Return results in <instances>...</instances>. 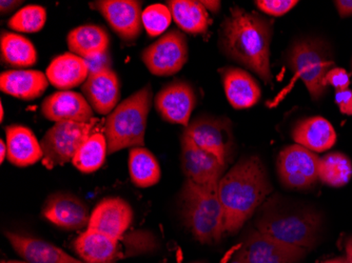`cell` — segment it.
Masks as SVG:
<instances>
[{
  "label": "cell",
  "instance_id": "9a60e30c",
  "mask_svg": "<svg viewBox=\"0 0 352 263\" xmlns=\"http://www.w3.org/2000/svg\"><path fill=\"white\" fill-rule=\"evenodd\" d=\"M41 215L60 229L80 231L88 227L91 214L86 203L76 196L55 193L45 201Z\"/></svg>",
  "mask_w": 352,
  "mask_h": 263
},
{
  "label": "cell",
  "instance_id": "44dd1931",
  "mask_svg": "<svg viewBox=\"0 0 352 263\" xmlns=\"http://www.w3.org/2000/svg\"><path fill=\"white\" fill-rule=\"evenodd\" d=\"M8 157L10 163L16 167L25 168L43 160L41 144L31 128L19 124H11L6 128Z\"/></svg>",
  "mask_w": 352,
  "mask_h": 263
},
{
  "label": "cell",
  "instance_id": "ee69618b",
  "mask_svg": "<svg viewBox=\"0 0 352 263\" xmlns=\"http://www.w3.org/2000/svg\"><path fill=\"white\" fill-rule=\"evenodd\" d=\"M1 263H28L25 262V261H17V260H11V261H3Z\"/></svg>",
  "mask_w": 352,
  "mask_h": 263
},
{
  "label": "cell",
  "instance_id": "ab89813d",
  "mask_svg": "<svg viewBox=\"0 0 352 263\" xmlns=\"http://www.w3.org/2000/svg\"><path fill=\"white\" fill-rule=\"evenodd\" d=\"M8 157V146L3 139L0 140V162L3 163L6 158Z\"/></svg>",
  "mask_w": 352,
  "mask_h": 263
},
{
  "label": "cell",
  "instance_id": "7bdbcfd3",
  "mask_svg": "<svg viewBox=\"0 0 352 263\" xmlns=\"http://www.w3.org/2000/svg\"><path fill=\"white\" fill-rule=\"evenodd\" d=\"M0 120H1V122H3V118H5V111H3V102H1V104H0Z\"/></svg>",
  "mask_w": 352,
  "mask_h": 263
},
{
  "label": "cell",
  "instance_id": "ac0fdd59",
  "mask_svg": "<svg viewBox=\"0 0 352 263\" xmlns=\"http://www.w3.org/2000/svg\"><path fill=\"white\" fill-rule=\"evenodd\" d=\"M41 114L50 122H89L94 113L84 95L72 91H59L47 96L41 104Z\"/></svg>",
  "mask_w": 352,
  "mask_h": 263
},
{
  "label": "cell",
  "instance_id": "d4e9b609",
  "mask_svg": "<svg viewBox=\"0 0 352 263\" xmlns=\"http://www.w3.org/2000/svg\"><path fill=\"white\" fill-rule=\"evenodd\" d=\"M292 138L298 146L316 153H322L336 144L337 133L327 119L314 116L300 120L292 130Z\"/></svg>",
  "mask_w": 352,
  "mask_h": 263
},
{
  "label": "cell",
  "instance_id": "e0dca14e",
  "mask_svg": "<svg viewBox=\"0 0 352 263\" xmlns=\"http://www.w3.org/2000/svg\"><path fill=\"white\" fill-rule=\"evenodd\" d=\"M82 91L93 111L109 115L120 102V78L112 67L92 71L82 84Z\"/></svg>",
  "mask_w": 352,
  "mask_h": 263
},
{
  "label": "cell",
  "instance_id": "8fae6325",
  "mask_svg": "<svg viewBox=\"0 0 352 263\" xmlns=\"http://www.w3.org/2000/svg\"><path fill=\"white\" fill-rule=\"evenodd\" d=\"M307 253L252 229L235 253L234 258L239 263H298Z\"/></svg>",
  "mask_w": 352,
  "mask_h": 263
},
{
  "label": "cell",
  "instance_id": "d590c367",
  "mask_svg": "<svg viewBox=\"0 0 352 263\" xmlns=\"http://www.w3.org/2000/svg\"><path fill=\"white\" fill-rule=\"evenodd\" d=\"M334 100L342 114L352 116V91L350 89L336 91Z\"/></svg>",
  "mask_w": 352,
  "mask_h": 263
},
{
  "label": "cell",
  "instance_id": "484cf974",
  "mask_svg": "<svg viewBox=\"0 0 352 263\" xmlns=\"http://www.w3.org/2000/svg\"><path fill=\"white\" fill-rule=\"evenodd\" d=\"M67 43L73 54L91 59L108 53L110 36L100 25H84L70 31L67 36Z\"/></svg>",
  "mask_w": 352,
  "mask_h": 263
},
{
  "label": "cell",
  "instance_id": "f1b7e54d",
  "mask_svg": "<svg viewBox=\"0 0 352 263\" xmlns=\"http://www.w3.org/2000/svg\"><path fill=\"white\" fill-rule=\"evenodd\" d=\"M129 173L138 187H153L161 179V167L155 156L144 146L130 149Z\"/></svg>",
  "mask_w": 352,
  "mask_h": 263
},
{
  "label": "cell",
  "instance_id": "4dcf8cb0",
  "mask_svg": "<svg viewBox=\"0 0 352 263\" xmlns=\"http://www.w3.org/2000/svg\"><path fill=\"white\" fill-rule=\"evenodd\" d=\"M352 177V162L345 154L334 152L320 158L318 179L332 187H342Z\"/></svg>",
  "mask_w": 352,
  "mask_h": 263
},
{
  "label": "cell",
  "instance_id": "b9f144b4",
  "mask_svg": "<svg viewBox=\"0 0 352 263\" xmlns=\"http://www.w3.org/2000/svg\"><path fill=\"white\" fill-rule=\"evenodd\" d=\"M324 263H348L346 257H338V258L331 259V260L325 261Z\"/></svg>",
  "mask_w": 352,
  "mask_h": 263
},
{
  "label": "cell",
  "instance_id": "f6af8a7d",
  "mask_svg": "<svg viewBox=\"0 0 352 263\" xmlns=\"http://www.w3.org/2000/svg\"><path fill=\"white\" fill-rule=\"evenodd\" d=\"M195 263H201V262H195Z\"/></svg>",
  "mask_w": 352,
  "mask_h": 263
},
{
  "label": "cell",
  "instance_id": "ba28073f",
  "mask_svg": "<svg viewBox=\"0 0 352 263\" xmlns=\"http://www.w3.org/2000/svg\"><path fill=\"white\" fill-rule=\"evenodd\" d=\"M183 136L228 164L233 146L232 124L228 118L199 116L185 128Z\"/></svg>",
  "mask_w": 352,
  "mask_h": 263
},
{
  "label": "cell",
  "instance_id": "74e56055",
  "mask_svg": "<svg viewBox=\"0 0 352 263\" xmlns=\"http://www.w3.org/2000/svg\"><path fill=\"white\" fill-rule=\"evenodd\" d=\"M21 5H23V1H19V0H3V1H0V13L1 15H7V14L15 11Z\"/></svg>",
  "mask_w": 352,
  "mask_h": 263
},
{
  "label": "cell",
  "instance_id": "f35d334b",
  "mask_svg": "<svg viewBox=\"0 0 352 263\" xmlns=\"http://www.w3.org/2000/svg\"><path fill=\"white\" fill-rule=\"evenodd\" d=\"M201 3L207 11L212 12V13H217L221 10V1H217V0H201Z\"/></svg>",
  "mask_w": 352,
  "mask_h": 263
},
{
  "label": "cell",
  "instance_id": "8992f818",
  "mask_svg": "<svg viewBox=\"0 0 352 263\" xmlns=\"http://www.w3.org/2000/svg\"><path fill=\"white\" fill-rule=\"evenodd\" d=\"M104 124L98 118L89 122H56L41 141L43 165L52 170L72 161L80 146L96 130L104 128Z\"/></svg>",
  "mask_w": 352,
  "mask_h": 263
},
{
  "label": "cell",
  "instance_id": "2e32d148",
  "mask_svg": "<svg viewBox=\"0 0 352 263\" xmlns=\"http://www.w3.org/2000/svg\"><path fill=\"white\" fill-rule=\"evenodd\" d=\"M131 205L120 197L102 199L90 215L88 229L116 239H122L133 222Z\"/></svg>",
  "mask_w": 352,
  "mask_h": 263
},
{
  "label": "cell",
  "instance_id": "e575fe53",
  "mask_svg": "<svg viewBox=\"0 0 352 263\" xmlns=\"http://www.w3.org/2000/svg\"><path fill=\"white\" fill-rule=\"evenodd\" d=\"M323 84L325 88L327 87H333L336 91L344 90L348 89L350 84V77L347 71L341 68H332L329 72L326 74L323 80Z\"/></svg>",
  "mask_w": 352,
  "mask_h": 263
},
{
  "label": "cell",
  "instance_id": "5b68a950",
  "mask_svg": "<svg viewBox=\"0 0 352 263\" xmlns=\"http://www.w3.org/2000/svg\"><path fill=\"white\" fill-rule=\"evenodd\" d=\"M152 100L151 86L147 84L118 104L107 116L104 133L108 144V155L128 148L145 146Z\"/></svg>",
  "mask_w": 352,
  "mask_h": 263
},
{
  "label": "cell",
  "instance_id": "60d3db41",
  "mask_svg": "<svg viewBox=\"0 0 352 263\" xmlns=\"http://www.w3.org/2000/svg\"><path fill=\"white\" fill-rule=\"evenodd\" d=\"M346 259L348 263H352V237L346 243Z\"/></svg>",
  "mask_w": 352,
  "mask_h": 263
},
{
  "label": "cell",
  "instance_id": "f546056e",
  "mask_svg": "<svg viewBox=\"0 0 352 263\" xmlns=\"http://www.w3.org/2000/svg\"><path fill=\"white\" fill-rule=\"evenodd\" d=\"M108 155V144L104 128L93 133L75 154L72 164L82 173L90 174L100 170Z\"/></svg>",
  "mask_w": 352,
  "mask_h": 263
},
{
  "label": "cell",
  "instance_id": "4316f807",
  "mask_svg": "<svg viewBox=\"0 0 352 263\" xmlns=\"http://www.w3.org/2000/svg\"><path fill=\"white\" fill-rule=\"evenodd\" d=\"M167 7L172 19L179 29L189 34H203L210 23V17L201 1L195 0H169Z\"/></svg>",
  "mask_w": 352,
  "mask_h": 263
},
{
  "label": "cell",
  "instance_id": "d6a6232c",
  "mask_svg": "<svg viewBox=\"0 0 352 263\" xmlns=\"http://www.w3.org/2000/svg\"><path fill=\"white\" fill-rule=\"evenodd\" d=\"M169 8L162 3H154L142 11V27L150 37H157L163 34L172 21Z\"/></svg>",
  "mask_w": 352,
  "mask_h": 263
},
{
  "label": "cell",
  "instance_id": "6da1fadb",
  "mask_svg": "<svg viewBox=\"0 0 352 263\" xmlns=\"http://www.w3.org/2000/svg\"><path fill=\"white\" fill-rule=\"evenodd\" d=\"M272 25L256 13L239 7L230 9V15L221 27V49L227 56L270 84V45Z\"/></svg>",
  "mask_w": 352,
  "mask_h": 263
},
{
  "label": "cell",
  "instance_id": "52a82bcc",
  "mask_svg": "<svg viewBox=\"0 0 352 263\" xmlns=\"http://www.w3.org/2000/svg\"><path fill=\"white\" fill-rule=\"evenodd\" d=\"M288 63L296 77L305 84L312 98H322L326 92L324 78L334 65L327 47L318 41H298L290 50Z\"/></svg>",
  "mask_w": 352,
  "mask_h": 263
},
{
  "label": "cell",
  "instance_id": "bcb514c9",
  "mask_svg": "<svg viewBox=\"0 0 352 263\" xmlns=\"http://www.w3.org/2000/svg\"><path fill=\"white\" fill-rule=\"evenodd\" d=\"M234 263H239V262H234Z\"/></svg>",
  "mask_w": 352,
  "mask_h": 263
},
{
  "label": "cell",
  "instance_id": "30bf717a",
  "mask_svg": "<svg viewBox=\"0 0 352 263\" xmlns=\"http://www.w3.org/2000/svg\"><path fill=\"white\" fill-rule=\"evenodd\" d=\"M320 157L304 146H287L278 158V174L287 189L306 190L318 179Z\"/></svg>",
  "mask_w": 352,
  "mask_h": 263
},
{
  "label": "cell",
  "instance_id": "7a4b0ae2",
  "mask_svg": "<svg viewBox=\"0 0 352 263\" xmlns=\"http://www.w3.org/2000/svg\"><path fill=\"white\" fill-rule=\"evenodd\" d=\"M271 192L272 185L262 160L258 156L239 160L219 183L225 234L239 232Z\"/></svg>",
  "mask_w": 352,
  "mask_h": 263
},
{
  "label": "cell",
  "instance_id": "1f68e13d",
  "mask_svg": "<svg viewBox=\"0 0 352 263\" xmlns=\"http://www.w3.org/2000/svg\"><path fill=\"white\" fill-rule=\"evenodd\" d=\"M47 10L41 5H29L16 12L8 21V27L21 33H37L45 27Z\"/></svg>",
  "mask_w": 352,
  "mask_h": 263
},
{
  "label": "cell",
  "instance_id": "836d02e7",
  "mask_svg": "<svg viewBox=\"0 0 352 263\" xmlns=\"http://www.w3.org/2000/svg\"><path fill=\"white\" fill-rule=\"evenodd\" d=\"M298 3V1L296 0L294 1V0H258V1H255V5L260 11L264 12L268 15L276 16V17L288 13Z\"/></svg>",
  "mask_w": 352,
  "mask_h": 263
},
{
  "label": "cell",
  "instance_id": "4fadbf2b",
  "mask_svg": "<svg viewBox=\"0 0 352 263\" xmlns=\"http://www.w3.org/2000/svg\"><path fill=\"white\" fill-rule=\"evenodd\" d=\"M154 104L165 122L187 128L197 104V96L188 82L175 80L164 87L156 94Z\"/></svg>",
  "mask_w": 352,
  "mask_h": 263
},
{
  "label": "cell",
  "instance_id": "ffe728a7",
  "mask_svg": "<svg viewBox=\"0 0 352 263\" xmlns=\"http://www.w3.org/2000/svg\"><path fill=\"white\" fill-rule=\"evenodd\" d=\"M8 240L11 243L19 256L28 263H84L82 260L74 258L68 253L59 249L52 243L47 242L43 239L25 236L17 233H5Z\"/></svg>",
  "mask_w": 352,
  "mask_h": 263
},
{
  "label": "cell",
  "instance_id": "3957f363",
  "mask_svg": "<svg viewBox=\"0 0 352 263\" xmlns=\"http://www.w3.org/2000/svg\"><path fill=\"white\" fill-rule=\"evenodd\" d=\"M254 225L262 234L308 252L318 242L322 220L316 211L287 209L271 199L260 209Z\"/></svg>",
  "mask_w": 352,
  "mask_h": 263
},
{
  "label": "cell",
  "instance_id": "7c38bea8",
  "mask_svg": "<svg viewBox=\"0 0 352 263\" xmlns=\"http://www.w3.org/2000/svg\"><path fill=\"white\" fill-rule=\"evenodd\" d=\"M142 3L138 0H100L91 9L102 14L109 27L124 41H133L142 31Z\"/></svg>",
  "mask_w": 352,
  "mask_h": 263
},
{
  "label": "cell",
  "instance_id": "8d00e7d4",
  "mask_svg": "<svg viewBox=\"0 0 352 263\" xmlns=\"http://www.w3.org/2000/svg\"><path fill=\"white\" fill-rule=\"evenodd\" d=\"M333 3L342 19L352 15V0H337Z\"/></svg>",
  "mask_w": 352,
  "mask_h": 263
},
{
  "label": "cell",
  "instance_id": "cb8c5ba5",
  "mask_svg": "<svg viewBox=\"0 0 352 263\" xmlns=\"http://www.w3.org/2000/svg\"><path fill=\"white\" fill-rule=\"evenodd\" d=\"M49 86L47 75L37 70L5 71L0 75V88L10 96L34 100L43 96Z\"/></svg>",
  "mask_w": 352,
  "mask_h": 263
},
{
  "label": "cell",
  "instance_id": "7402d4cb",
  "mask_svg": "<svg viewBox=\"0 0 352 263\" xmlns=\"http://www.w3.org/2000/svg\"><path fill=\"white\" fill-rule=\"evenodd\" d=\"M120 239L87 229L73 243L84 263H116L120 256Z\"/></svg>",
  "mask_w": 352,
  "mask_h": 263
},
{
  "label": "cell",
  "instance_id": "603a6c76",
  "mask_svg": "<svg viewBox=\"0 0 352 263\" xmlns=\"http://www.w3.org/2000/svg\"><path fill=\"white\" fill-rule=\"evenodd\" d=\"M89 73L86 59L73 53H63L51 61L45 75L53 87L58 90L69 91L84 84Z\"/></svg>",
  "mask_w": 352,
  "mask_h": 263
},
{
  "label": "cell",
  "instance_id": "9c48e42d",
  "mask_svg": "<svg viewBox=\"0 0 352 263\" xmlns=\"http://www.w3.org/2000/svg\"><path fill=\"white\" fill-rule=\"evenodd\" d=\"M142 60L156 76L176 74L188 60L187 38L179 30L167 32L142 51Z\"/></svg>",
  "mask_w": 352,
  "mask_h": 263
},
{
  "label": "cell",
  "instance_id": "277c9868",
  "mask_svg": "<svg viewBox=\"0 0 352 263\" xmlns=\"http://www.w3.org/2000/svg\"><path fill=\"white\" fill-rule=\"evenodd\" d=\"M179 205L184 223L199 242L212 244L223 238L225 219L219 183L201 185L186 179Z\"/></svg>",
  "mask_w": 352,
  "mask_h": 263
},
{
  "label": "cell",
  "instance_id": "5bb4252c",
  "mask_svg": "<svg viewBox=\"0 0 352 263\" xmlns=\"http://www.w3.org/2000/svg\"><path fill=\"white\" fill-rule=\"evenodd\" d=\"M181 160L187 179L201 185L219 183L228 165L213 154L199 149L185 136H182Z\"/></svg>",
  "mask_w": 352,
  "mask_h": 263
},
{
  "label": "cell",
  "instance_id": "d6986e66",
  "mask_svg": "<svg viewBox=\"0 0 352 263\" xmlns=\"http://www.w3.org/2000/svg\"><path fill=\"white\" fill-rule=\"evenodd\" d=\"M219 74L227 100L232 108H248L260 102L262 92L250 73L243 69L226 67L219 70Z\"/></svg>",
  "mask_w": 352,
  "mask_h": 263
},
{
  "label": "cell",
  "instance_id": "83f0119b",
  "mask_svg": "<svg viewBox=\"0 0 352 263\" xmlns=\"http://www.w3.org/2000/svg\"><path fill=\"white\" fill-rule=\"evenodd\" d=\"M1 61L11 68H28L37 62V51L30 39L12 32H1Z\"/></svg>",
  "mask_w": 352,
  "mask_h": 263
}]
</instances>
